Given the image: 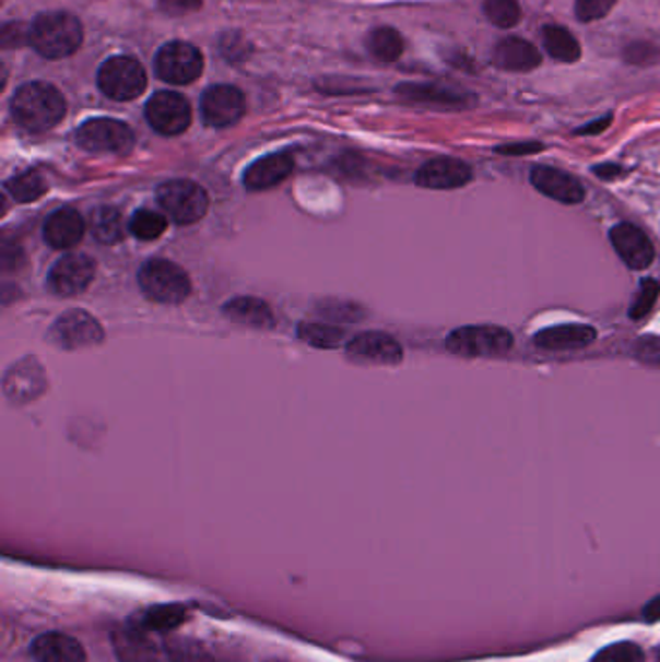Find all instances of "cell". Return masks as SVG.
<instances>
[{
    "mask_svg": "<svg viewBox=\"0 0 660 662\" xmlns=\"http://www.w3.org/2000/svg\"><path fill=\"white\" fill-rule=\"evenodd\" d=\"M12 115L30 132H47L67 115V102L55 85L30 82L12 97Z\"/></svg>",
    "mask_w": 660,
    "mask_h": 662,
    "instance_id": "6da1fadb",
    "label": "cell"
},
{
    "mask_svg": "<svg viewBox=\"0 0 660 662\" xmlns=\"http://www.w3.org/2000/svg\"><path fill=\"white\" fill-rule=\"evenodd\" d=\"M84 29L78 17L67 12H52L35 17L30 27V43L45 59H64L80 49Z\"/></svg>",
    "mask_w": 660,
    "mask_h": 662,
    "instance_id": "7a4b0ae2",
    "label": "cell"
},
{
    "mask_svg": "<svg viewBox=\"0 0 660 662\" xmlns=\"http://www.w3.org/2000/svg\"><path fill=\"white\" fill-rule=\"evenodd\" d=\"M138 283L145 297L162 305H180L190 295V280L182 268L169 260L155 258L142 265Z\"/></svg>",
    "mask_w": 660,
    "mask_h": 662,
    "instance_id": "3957f363",
    "label": "cell"
},
{
    "mask_svg": "<svg viewBox=\"0 0 660 662\" xmlns=\"http://www.w3.org/2000/svg\"><path fill=\"white\" fill-rule=\"evenodd\" d=\"M446 347L459 357H498L514 347V335L499 326H463L449 333Z\"/></svg>",
    "mask_w": 660,
    "mask_h": 662,
    "instance_id": "277c9868",
    "label": "cell"
},
{
    "mask_svg": "<svg viewBox=\"0 0 660 662\" xmlns=\"http://www.w3.org/2000/svg\"><path fill=\"white\" fill-rule=\"evenodd\" d=\"M157 202L178 225H192L208 212L210 198L192 180L177 179L167 180L157 188Z\"/></svg>",
    "mask_w": 660,
    "mask_h": 662,
    "instance_id": "5b68a950",
    "label": "cell"
},
{
    "mask_svg": "<svg viewBox=\"0 0 660 662\" xmlns=\"http://www.w3.org/2000/svg\"><path fill=\"white\" fill-rule=\"evenodd\" d=\"M97 84L109 99L130 102L144 94L148 78L144 67L134 57H113L103 62Z\"/></svg>",
    "mask_w": 660,
    "mask_h": 662,
    "instance_id": "8992f818",
    "label": "cell"
},
{
    "mask_svg": "<svg viewBox=\"0 0 660 662\" xmlns=\"http://www.w3.org/2000/svg\"><path fill=\"white\" fill-rule=\"evenodd\" d=\"M76 142L87 152L127 155L134 147V132L120 120L92 119L78 128Z\"/></svg>",
    "mask_w": 660,
    "mask_h": 662,
    "instance_id": "52a82bcc",
    "label": "cell"
},
{
    "mask_svg": "<svg viewBox=\"0 0 660 662\" xmlns=\"http://www.w3.org/2000/svg\"><path fill=\"white\" fill-rule=\"evenodd\" d=\"M202 52L195 45L185 42H173L163 45L155 57V72L163 82L185 85L198 80L202 74Z\"/></svg>",
    "mask_w": 660,
    "mask_h": 662,
    "instance_id": "ba28073f",
    "label": "cell"
},
{
    "mask_svg": "<svg viewBox=\"0 0 660 662\" xmlns=\"http://www.w3.org/2000/svg\"><path fill=\"white\" fill-rule=\"evenodd\" d=\"M145 119L163 137H177L190 127L192 110L182 95L160 92L145 105Z\"/></svg>",
    "mask_w": 660,
    "mask_h": 662,
    "instance_id": "9c48e42d",
    "label": "cell"
},
{
    "mask_svg": "<svg viewBox=\"0 0 660 662\" xmlns=\"http://www.w3.org/2000/svg\"><path fill=\"white\" fill-rule=\"evenodd\" d=\"M49 340L60 348L92 347L103 341V328L84 310H68L52 323Z\"/></svg>",
    "mask_w": 660,
    "mask_h": 662,
    "instance_id": "30bf717a",
    "label": "cell"
},
{
    "mask_svg": "<svg viewBox=\"0 0 660 662\" xmlns=\"http://www.w3.org/2000/svg\"><path fill=\"white\" fill-rule=\"evenodd\" d=\"M246 102L235 85H212L202 97V117L208 127L227 128L243 119Z\"/></svg>",
    "mask_w": 660,
    "mask_h": 662,
    "instance_id": "8fae6325",
    "label": "cell"
},
{
    "mask_svg": "<svg viewBox=\"0 0 660 662\" xmlns=\"http://www.w3.org/2000/svg\"><path fill=\"white\" fill-rule=\"evenodd\" d=\"M95 262L85 255H67L52 265L47 285L55 295L60 297H72L94 281Z\"/></svg>",
    "mask_w": 660,
    "mask_h": 662,
    "instance_id": "7c38bea8",
    "label": "cell"
},
{
    "mask_svg": "<svg viewBox=\"0 0 660 662\" xmlns=\"http://www.w3.org/2000/svg\"><path fill=\"white\" fill-rule=\"evenodd\" d=\"M610 243L618 252L622 262L627 263L632 270H647L655 260L651 240L644 230L632 223H618L610 229Z\"/></svg>",
    "mask_w": 660,
    "mask_h": 662,
    "instance_id": "4fadbf2b",
    "label": "cell"
},
{
    "mask_svg": "<svg viewBox=\"0 0 660 662\" xmlns=\"http://www.w3.org/2000/svg\"><path fill=\"white\" fill-rule=\"evenodd\" d=\"M531 185L542 196L552 198L562 204H579L584 202L585 188L579 180L566 170L546 165H537L531 169Z\"/></svg>",
    "mask_w": 660,
    "mask_h": 662,
    "instance_id": "5bb4252c",
    "label": "cell"
},
{
    "mask_svg": "<svg viewBox=\"0 0 660 662\" xmlns=\"http://www.w3.org/2000/svg\"><path fill=\"white\" fill-rule=\"evenodd\" d=\"M471 180H473L471 167L453 157H438L424 163L415 177L419 187L431 188V190L461 188L469 185Z\"/></svg>",
    "mask_w": 660,
    "mask_h": 662,
    "instance_id": "9a60e30c",
    "label": "cell"
},
{
    "mask_svg": "<svg viewBox=\"0 0 660 662\" xmlns=\"http://www.w3.org/2000/svg\"><path fill=\"white\" fill-rule=\"evenodd\" d=\"M347 355L358 363L373 365H399L403 358V348L388 333L368 331L356 335L347 345Z\"/></svg>",
    "mask_w": 660,
    "mask_h": 662,
    "instance_id": "2e32d148",
    "label": "cell"
},
{
    "mask_svg": "<svg viewBox=\"0 0 660 662\" xmlns=\"http://www.w3.org/2000/svg\"><path fill=\"white\" fill-rule=\"evenodd\" d=\"M492 64L506 72H531L541 64V52L533 43L521 37H506L496 43Z\"/></svg>",
    "mask_w": 660,
    "mask_h": 662,
    "instance_id": "e0dca14e",
    "label": "cell"
},
{
    "mask_svg": "<svg viewBox=\"0 0 660 662\" xmlns=\"http://www.w3.org/2000/svg\"><path fill=\"white\" fill-rule=\"evenodd\" d=\"M85 233V223L76 210L62 208L52 212L45 225H43V237L49 247L57 250H68L76 247Z\"/></svg>",
    "mask_w": 660,
    "mask_h": 662,
    "instance_id": "ac0fdd59",
    "label": "cell"
},
{
    "mask_svg": "<svg viewBox=\"0 0 660 662\" xmlns=\"http://www.w3.org/2000/svg\"><path fill=\"white\" fill-rule=\"evenodd\" d=\"M594 340H597V330L593 326L562 323L539 331L533 338V343L537 347L546 351H576L591 345Z\"/></svg>",
    "mask_w": 660,
    "mask_h": 662,
    "instance_id": "d6986e66",
    "label": "cell"
},
{
    "mask_svg": "<svg viewBox=\"0 0 660 662\" xmlns=\"http://www.w3.org/2000/svg\"><path fill=\"white\" fill-rule=\"evenodd\" d=\"M113 649L120 662L160 661V649L150 639L148 631L135 624L113 634Z\"/></svg>",
    "mask_w": 660,
    "mask_h": 662,
    "instance_id": "ffe728a7",
    "label": "cell"
},
{
    "mask_svg": "<svg viewBox=\"0 0 660 662\" xmlns=\"http://www.w3.org/2000/svg\"><path fill=\"white\" fill-rule=\"evenodd\" d=\"M293 170V159L287 153H271L252 163L245 173L248 190H266L287 179Z\"/></svg>",
    "mask_w": 660,
    "mask_h": 662,
    "instance_id": "44dd1931",
    "label": "cell"
},
{
    "mask_svg": "<svg viewBox=\"0 0 660 662\" xmlns=\"http://www.w3.org/2000/svg\"><path fill=\"white\" fill-rule=\"evenodd\" d=\"M398 94L403 95L409 102L434 105L440 109H467L474 103L471 95L453 92L448 87L434 84H405L399 85Z\"/></svg>",
    "mask_w": 660,
    "mask_h": 662,
    "instance_id": "7402d4cb",
    "label": "cell"
},
{
    "mask_svg": "<svg viewBox=\"0 0 660 662\" xmlns=\"http://www.w3.org/2000/svg\"><path fill=\"white\" fill-rule=\"evenodd\" d=\"M32 657L37 662H85L84 647L64 634H45L32 643Z\"/></svg>",
    "mask_w": 660,
    "mask_h": 662,
    "instance_id": "603a6c76",
    "label": "cell"
},
{
    "mask_svg": "<svg viewBox=\"0 0 660 662\" xmlns=\"http://www.w3.org/2000/svg\"><path fill=\"white\" fill-rule=\"evenodd\" d=\"M223 312L233 322L250 326V328L268 330V328L275 326V318H273L270 306L266 305L260 298H235V300L225 305Z\"/></svg>",
    "mask_w": 660,
    "mask_h": 662,
    "instance_id": "cb8c5ba5",
    "label": "cell"
},
{
    "mask_svg": "<svg viewBox=\"0 0 660 662\" xmlns=\"http://www.w3.org/2000/svg\"><path fill=\"white\" fill-rule=\"evenodd\" d=\"M542 45L552 59L559 60V62H576L581 57L579 43L566 27H542Z\"/></svg>",
    "mask_w": 660,
    "mask_h": 662,
    "instance_id": "d4e9b609",
    "label": "cell"
},
{
    "mask_svg": "<svg viewBox=\"0 0 660 662\" xmlns=\"http://www.w3.org/2000/svg\"><path fill=\"white\" fill-rule=\"evenodd\" d=\"M185 620H187L185 606L162 604V606H153L150 611L144 612L140 616V620L134 624L145 631H170V629L178 628Z\"/></svg>",
    "mask_w": 660,
    "mask_h": 662,
    "instance_id": "484cf974",
    "label": "cell"
},
{
    "mask_svg": "<svg viewBox=\"0 0 660 662\" xmlns=\"http://www.w3.org/2000/svg\"><path fill=\"white\" fill-rule=\"evenodd\" d=\"M90 229L102 245H117L125 235V223L115 208L102 205L92 213Z\"/></svg>",
    "mask_w": 660,
    "mask_h": 662,
    "instance_id": "4316f807",
    "label": "cell"
},
{
    "mask_svg": "<svg viewBox=\"0 0 660 662\" xmlns=\"http://www.w3.org/2000/svg\"><path fill=\"white\" fill-rule=\"evenodd\" d=\"M4 188L16 202L27 204V202L39 200L47 192V182L37 170H26V173L7 180Z\"/></svg>",
    "mask_w": 660,
    "mask_h": 662,
    "instance_id": "83f0119b",
    "label": "cell"
},
{
    "mask_svg": "<svg viewBox=\"0 0 660 662\" xmlns=\"http://www.w3.org/2000/svg\"><path fill=\"white\" fill-rule=\"evenodd\" d=\"M366 45H368V51L373 52L376 59L384 60V62H393L403 52V39L393 27L374 29L368 34Z\"/></svg>",
    "mask_w": 660,
    "mask_h": 662,
    "instance_id": "f1b7e54d",
    "label": "cell"
},
{
    "mask_svg": "<svg viewBox=\"0 0 660 662\" xmlns=\"http://www.w3.org/2000/svg\"><path fill=\"white\" fill-rule=\"evenodd\" d=\"M128 229L140 240H155L167 230V220L153 210H138L128 223Z\"/></svg>",
    "mask_w": 660,
    "mask_h": 662,
    "instance_id": "f546056e",
    "label": "cell"
},
{
    "mask_svg": "<svg viewBox=\"0 0 660 662\" xmlns=\"http://www.w3.org/2000/svg\"><path fill=\"white\" fill-rule=\"evenodd\" d=\"M298 338L313 347L335 348L343 340V331L323 323H303L298 328Z\"/></svg>",
    "mask_w": 660,
    "mask_h": 662,
    "instance_id": "4dcf8cb0",
    "label": "cell"
},
{
    "mask_svg": "<svg viewBox=\"0 0 660 662\" xmlns=\"http://www.w3.org/2000/svg\"><path fill=\"white\" fill-rule=\"evenodd\" d=\"M484 14L494 26L504 29L516 26L521 20V9L517 0H484Z\"/></svg>",
    "mask_w": 660,
    "mask_h": 662,
    "instance_id": "1f68e13d",
    "label": "cell"
},
{
    "mask_svg": "<svg viewBox=\"0 0 660 662\" xmlns=\"http://www.w3.org/2000/svg\"><path fill=\"white\" fill-rule=\"evenodd\" d=\"M170 662H215L200 643L192 639H175L167 643Z\"/></svg>",
    "mask_w": 660,
    "mask_h": 662,
    "instance_id": "d6a6232c",
    "label": "cell"
},
{
    "mask_svg": "<svg viewBox=\"0 0 660 662\" xmlns=\"http://www.w3.org/2000/svg\"><path fill=\"white\" fill-rule=\"evenodd\" d=\"M659 283L652 280V277H647V280L641 281V283H639V291H637V295H635L634 303L629 306V316H632L634 320H641L644 316L649 315L652 306H655V300L659 297Z\"/></svg>",
    "mask_w": 660,
    "mask_h": 662,
    "instance_id": "836d02e7",
    "label": "cell"
},
{
    "mask_svg": "<svg viewBox=\"0 0 660 662\" xmlns=\"http://www.w3.org/2000/svg\"><path fill=\"white\" fill-rule=\"evenodd\" d=\"M644 653L641 649L632 641H620L614 646L604 647L602 651L594 654L593 662H641Z\"/></svg>",
    "mask_w": 660,
    "mask_h": 662,
    "instance_id": "e575fe53",
    "label": "cell"
},
{
    "mask_svg": "<svg viewBox=\"0 0 660 662\" xmlns=\"http://www.w3.org/2000/svg\"><path fill=\"white\" fill-rule=\"evenodd\" d=\"M616 0H576V14L581 22H594L606 16Z\"/></svg>",
    "mask_w": 660,
    "mask_h": 662,
    "instance_id": "d590c367",
    "label": "cell"
},
{
    "mask_svg": "<svg viewBox=\"0 0 660 662\" xmlns=\"http://www.w3.org/2000/svg\"><path fill=\"white\" fill-rule=\"evenodd\" d=\"M200 7H202L200 0H162L160 2V9L170 14V16H180V14H187V12H195Z\"/></svg>",
    "mask_w": 660,
    "mask_h": 662,
    "instance_id": "8d00e7d4",
    "label": "cell"
},
{
    "mask_svg": "<svg viewBox=\"0 0 660 662\" xmlns=\"http://www.w3.org/2000/svg\"><path fill=\"white\" fill-rule=\"evenodd\" d=\"M544 147L539 142H521V144L499 145L496 153L502 155H529V153L542 152Z\"/></svg>",
    "mask_w": 660,
    "mask_h": 662,
    "instance_id": "74e56055",
    "label": "cell"
},
{
    "mask_svg": "<svg viewBox=\"0 0 660 662\" xmlns=\"http://www.w3.org/2000/svg\"><path fill=\"white\" fill-rule=\"evenodd\" d=\"M639 345H641V347H637L639 357L649 360V363L660 365V340L639 341Z\"/></svg>",
    "mask_w": 660,
    "mask_h": 662,
    "instance_id": "f35d334b",
    "label": "cell"
},
{
    "mask_svg": "<svg viewBox=\"0 0 660 662\" xmlns=\"http://www.w3.org/2000/svg\"><path fill=\"white\" fill-rule=\"evenodd\" d=\"M644 618L647 622L660 620V594L649 601V604L644 608Z\"/></svg>",
    "mask_w": 660,
    "mask_h": 662,
    "instance_id": "ab89813d",
    "label": "cell"
},
{
    "mask_svg": "<svg viewBox=\"0 0 660 662\" xmlns=\"http://www.w3.org/2000/svg\"><path fill=\"white\" fill-rule=\"evenodd\" d=\"M610 119H612V117H604V119L593 120L589 127H584L576 130V134H599V132H602L604 128L609 127Z\"/></svg>",
    "mask_w": 660,
    "mask_h": 662,
    "instance_id": "60d3db41",
    "label": "cell"
},
{
    "mask_svg": "<svg viewBox=\"0 0 660 662\" xmlns=\"http://www.w3.org/2000/svg\"><path fill=\"white\" fill-rule=\"evenodd\" d=\"M594 173L601 177V179H614L616 175H620L618 165H601V167H594Z\"/></svg>",
    "mask_w": 660,
    "mask_h": 662,
    "instance_id": "b9f144b4",
    "label": "cell"
},
{
    "mask_svg": "<svg viewBox=\"0 0 660 662\" xmlns=\"http://www.w3.org/2000/svg\"><path fill=\"white\" fill-rule=\"evenodd\" d=\"M273 662H280V661H273Z\"/></svg>",
    "mask_w": 660,
    "mask_h": 662,
    "instance_id": "7bdbcfd3",
    "label": "cell"
}]
</instances>
